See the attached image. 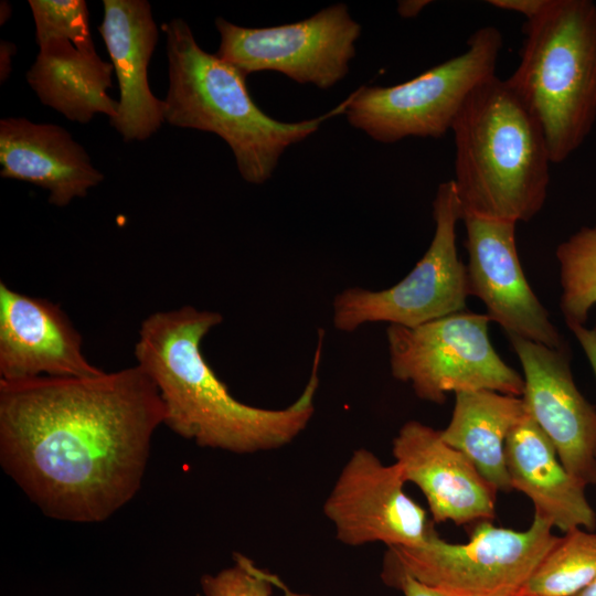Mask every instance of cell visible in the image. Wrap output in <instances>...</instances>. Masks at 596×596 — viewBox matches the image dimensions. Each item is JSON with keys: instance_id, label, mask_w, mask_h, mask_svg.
<instances>
[{"instance_id": "cell-10", "label": "cell", "mask_w": 596, "mask_h": 596, "mask_svg": "<svg viewBox=\"0 0 596 596\" xmlns=\"http://www.w3.org/2000/svg\"><path fill=\"white\" fill-rule=\"evenodd\" d=\"M216 55L244 75L276 71L299 84L321 89L341 81L355 55L361 25L344 3L329 6L308 19L268 28H244L217 18Z\"/></svg>"}, {"instance_id": "cell-20", "label": "cell", "mask_w": 596, "mask_h": 596, "mask_svg": "<svg viewBox=\"0 0 596 596\" xmlns=\"http://www.w3.org/2000/svg\"><path fill=\"white\" fill-rule=\"evenodd\" d=\"M525 413L524 402L519 396L488 390L457 392L451 418L440 435L448 445L466 455L497 491L509 492L512 487L507 470L505 440Z\"/></svg>"}, {"instance_id": "cell-7", "label": "cell", "mask_w": 596, "mask_h": 596, "mask_svg": "<svg viewBox=\"0 0 596 596\" xmlns=\"http://www.w3.org/2000/svg\"><path fill=\"white\" fill-rule=\"evenodd\" d=\"M534 513L524 531L479 521L467 543H448L434 531L412 547H389L382 574L403 573L453 596H518L560 540Z\"/></svg>"}, {"instance_id": "cell-11", "label": "cell", "mask_w": 596, "mask_h": 596, "mask_svg": "<svg viewBox=\"0 0 596 596\" xmlns=\"http://www.w3.org/2000/svg\"><path fill=\"white\" fill-rule=\"evenodd\" d=\"M39 54L26 79L42 104L67 119L88 123L96 114L118 113L111 87L113 64L96 52L83 0H30Z\"/></svg>"}, {"instance_id": "cell-13", "label": "cell", "mask_w": 596, "mask_h": 596, "mask_svg": "<svg viewBox=\"0 0 596 596\" xmlns=\"http://www.w3.org/2000/svg\"><path fill=\"white\" fill-rule=\"evenodd\" d=\"M468 253L467 287L479 298L487 316L508 334L550 348H564L558 329L532 290L521 265L517 223L462 212Z\"/></svg>"}, {"instance_id": "cell-15", "label": "cell", "mask_w": 596, "mask_h": 596, "mask_svg": "<svg viewBox=\"0 0 596 596\" xmlns=\"http://www.w3.org/2000/svg\"><path fill=\"white\" fill-rule=\"evenodd\" d=\"M82 342L58 305L21 294L0 281V380L91 377L104 373L87 360Z\"/></svg>"}, {"instance_id": "cell-12", "label": "cell", "mask_w": 596, "mask_h": 596, "mask_svg": "<svg viewBox=\"0 0 596 596\" xmlns=\"http://www.w3.org/2000/svg\"><path fill=\"white\" fill-rule=\"evenodd\" d=\"M405 483L396 462L384 465L365 448L354 450L323 504L337 539L349 546L381 542L387 549L425 542L434 522L406 494Z\"/></svg>"}, {"instance_id": "cell-1", "label": "cell", "mask_w": 596, "mask_h": 596, "mask_svg": "<svg viewBox=\"0 0 596 596\" xmlns=\"http://www.w3.org/2000/svg\"><path fill=\"white\" fill-rule=\"evenodd\" d=\"M164 418L138 364L91 377L0 380V464L44 515L103 522L140 490Z\"/></svg>"}, {"instance_id": "cell-2", "label": "cell", "mask_w": 596, "mask_h": 596, "mask_svg": "<svg viewBox=\"0 0 596 596\" xmlns=\"http://www.w3.org/2000/svg\"><path fill=\"white\" fill-rule=\"evenodd\" d=\"M222 321L220 312L184 306L157 311L141 322L135 356L159 391L164 425L200 447L234 454L288 445L315 413L324 331L319 330L310 377L299 397L269 409L237 401L205 360L202 340Z\"/></svg>"}, {"instance_id": "cell-3", "label": "cell", "mask_w": 596, "mask_h": 596, "mask_svg": "<svg viewBox=\"0 0 596 596\" xmlns=\"http://www.w3.org/2000/svg\"><path fill=\"white\" fill-rule=\"evenodd\" d=\"M451 131L462 212L528 222L543 207L552 163L544 132L505 79L480 84Z\"/></svg>"}, {"instance_id": "cell-5", "label": "cell", "mask_w": 596, "mask_h": 596, "mask_svg": "<svg viewBox=\"0 0 596 596\" xmlns=\"http://www.w3.org/2000/svg\"><path fill=\"white\" fill-rule=\"evenodd\" d=\"M523 33L505 82L540 124L552 163H561L596 121V2L547 0Z\"/></svg>"}, {"instance_id": "cell-4", "label": "cell", "mask_w": 596, "mask_h": 596, "mask_svg": "<svg viewBox=\"0 0 596 596\" xmlns=\"http://www.w3.org/2000/svg\"><path fill=\"white\" fill-rule=\"evenodd\" d=\"M167 38L169 88L164 121L216 134L232 149L241 177L262 184L284 151L344 113L348 100L317 118L284 123L266 115L251 97L246 75L216 54L205 52L182 19L161 25Z\"/></svg>"}, {"instance_id": "cell-28", "label": "cell", "mask_w": 596, "mask_h": 596, "mask_svg": "<svg viewBox=\"0 0 596 596\" xmlns=\"http://www.w3.org/2000/svg\"><path fill=\"white\" fill-rule=\"evenodd\" d=\"M575 596H596V579Z\"/></svg>"}, {"instance_id": "cell-19", "label": "cell", "mask_w": 596, "mask_h": 596, "mask_svg": "<svg viewBox=\"0 0 596 596\" xmlns=\"http://www.w3.org/2000/svg\"><path fill=\"white\" fill-rule=\"evenodd\" d=\"M505 461L512 489L531 499L534 513L564 532L595 529L596 515L585 487L565 469L554 445L528 412L507 437Z\"/></svg>"}, {"instance_id": "cell-27", "label": "cell", "mask_w": 596, "mask_h": 596, "mask_svg": "<svg viewBox=\"0 0 596 596\" xmlns=\"http://www.w3.org/2000/svg\"><path fill=\"white\" fill-rule=\"evenodd\" d=\"M428 3L429 1L424 0H408L400 1L397 6V11L403 18H414L416 17Z\"/></svg>"}, {"instance_id": "cell-24", "label": "cell", "mask_w": 596, "mask_h": 596, "mask_svg": "<svg viewBox=\"0 0 596 596\" xmlns=\"http://www.w3.org/2000/svg\"><path fill=\"white\" fill-rule=\"evenodd\" d=\"M386 584L397 587L404 596H453L435 587L423 584L403 573L382 574Z\"/></svg>"}, {"instance_id": "cell-9", "label": "cell", "mask_w": 596, "mask_h": 596, "mask_svg": "<svg viewBox=\"0 0 596 596\" xmlns=\"http://www.w3.org/2000/svg\"><path fill=\"white\" fill-rule=\"evenodd\" d=\"M433 217L435 233L429 247L401 281L383 290L351 287L334 297L332 321L337 330L353 332L372 322L414 328L465 310L467 270L456 246L462 207L453 180L438 185Z\"/></svg>"}, {"instance_id": "cell-23", "label": "cell", "mask_w": 596, "mask_h": 596, "mask_svg": "<svg viewBox=\"0 0 596 596\" xmlns=\"http://www.w3.org/2000/svg\"><path fill=\"white\" fill-rule=\"evenodd\" d=\"M233 565L201 577V587L205 596H317L296 593L286 588L281 595L275 589L286 587L275 574L258 567L247 556L235 553Z\"/></svg>"}, {"instance_id": "cell-22", "label": "cell", "mask_w": 596, "mask_h": 596, "mask_svg": "<svg viewBox=\"0 0 596 596\" xmlns=\"http://www.w3.org/2000/svg\"><path fill=\"white\" fill-rule=\"evenodd\" d=\"M560 308L567 327L584 324L596 305V223L558 244Z\"/></svg>"}, {"instance_id": "cell-8", "label": "cell", "mask_w": 596, "mask_h": 596, "mask_svg": "<svg viewBox=\"0 0 596 596\" xmlns=\"http://www.w3.org/2000/svg\"><path fill=\"white\" fill-rule=\"evenodd\" d=\"M487 313L460 311L414 328L389 324L391 373L416 396L444 404L449 392L494 391L521 397L524 380L497 353Z\"/></svg>"}, {"instance_id": "cell-18", "label": "cell", "mask_w": 596, "mask_h": 596, "mask_svg": "<svg viewBox=\"0 0 596 596\" xmlns=\"http://www.w3.org/2000/svg\"><path fill=\"white\" fill-rule=\"evenodd\" d=\"M0 174L36 184L49 191V202L65 206L100 183L85 149L68 131L26 118L0 120Z\"/></svg>"}, {"instance_id": "cell-26", "label": "cell", "mask_w": 596, "mask_h": 596, "mask_svg": "<svg viewBox=\"0 0 596 596\" xmlns=\"http://www.w3.org/2000/svg\"><path fill=\"white\" fill-rule=\"evenodd\" d=\"M583 349L596 376V328L589 329L584 324L568 327Z\"/></svg>"}, {"instance_id": "cell-25", "label": "cell", "mask_w": 596, "mask_h": 596, "mask_svg": "<svg viewBox=\"0 0 596 596\" xmlns=\"http://www.w3.org/2000/svg\"><path fill=\"white\" fill-rule=\"evenodd\" d=\"M488 3L501 10L521 13L531 20L544 9L547 0H489Z\"/></svg>"}, {"instance_id": "cell-21", "label": "cell", "mask_w": 596, "mask_h": 596, "mask_svg": "<svg viewBox=\"0 0 596 596\" xmlns=\"http://www.w3.org/2000/svg\"><path fill=\"white\" fill-rule=\"evenodd\" d=\"M596 579V533L581 528L560 538L518 596H575Z\"/></svg>"}, {"instance_id": "cell-16", "label": "cell", "mask_w": 596, "mask_h": 596, "mask_svg": "<svg viewBox=\"0 0 596 596\" xmlns=\"http://www.w3.org/2000/svg\"><path fill=\"white\" fill-rule=\"evenodd\" d=\"M392 451L405 481L425 496L433 522L466 524L494 518L497 490L466 455L443 439L440 430L406 422Z\"/></svg>"}, {"instance_id": "cell-14", "label": "cell", "mask_w": 596, "mask_h": 596, "mask_svg": "<svg viewBox=\"0 0 596 596\" xmlns=\"http://www.w3.org/2000/svg\"><path fill=\"white\" fill-rule=\"evenodd\" d=\"M522 366L526 412L550 438L565 469L596 485V409L578 391L565 348L508 334Z\"/></svg>"}, {"instance_id": "cell-17", "label": "cell", "mask_w": 596, "mask_h": 596, "mask_svg": "<svg viewBox=\"0 0 596 596\" xmlns=\"http://www.w3.org/2000/svg\"><path fill=\"white\" fill-rule=\"evenodd\" d=\"M98 30L119 85L118 113L110 125L126 141L145 140L164 121V102L148 82V65L158 42V29L146 0H104Z\"/></svg>"}, {"instance_id": "cell-6", "label": "cell", "mask_w": 596, "mask_h": 596, "mask_svg": "<svg viewBox=\"0 0 596 596\" xmlns=\"http://www.w3.org/2000/svg\"><path fill=\"white\" fill-rule=\"evenodd\" d=\"M502 46L500 30L482 26L470 35L465 52L407 82L361 86L347 98V119L383 143L407 137L441 138L470 94L496 76Z\"/></svg>"}]
</instances>
